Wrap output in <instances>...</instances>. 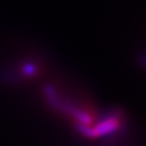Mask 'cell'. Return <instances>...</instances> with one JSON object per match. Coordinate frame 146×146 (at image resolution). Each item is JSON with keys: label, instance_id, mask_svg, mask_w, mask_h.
Listing matches in <instances>:
<instances>
[{"label": "cell", "instance_id": "cell-1", "mask_svg": "<svg viewBox=\"0 0 146 146\" xmlns=\"http://www.w3.org/2000/svg\"><path fill=\"white\" fill-rule=\"evenodd\" d=\"M120 127V122L116 116H108L89 132V136H103L117 131Z\"/></svg>", "mask_w": 146, "mask_h": 146}]
</instances>
